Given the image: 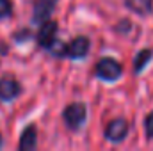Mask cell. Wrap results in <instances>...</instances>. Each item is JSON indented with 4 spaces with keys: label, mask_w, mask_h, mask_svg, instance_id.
<instances>
[{
    "label": "cell",
    "mask_w": 153,
    "mask_h": 151,
    "mask_svg": "<svg viewBox=\"0 0 153 151\" xmlns=\"http://www.w3.org/2000/svg\"><path fill=\"white\" fill-rule=\"evenodd\" d=\"M62 119H64V123H66V126L70 130H78L85 123V119H87V109H85V105L80 103V101L70 103L64 109V112H62Z\"/></svg>",
    "instance_id": "1"
},
{
    "label": "cell",
    "mask_w": 153,
    "mask_h": 151,
    "mask_svg": "<svg viewBox=\"0 0 153 151\" xmlns=\"http://www.w3.org/2000/svg\"><path fill=\"white\" fill-rule=\"evenodd\" d=\"M94 73L98 78L102 80H107V82H114L117 80L121 73H123V68L121 64L116 61V59H111V57H105L102 61H98L96 68H94Z\"/></svg>",
    "instance_id": "2"
},
{
    "label": "cell",
    "mask_w": 153,
    "mask_h": 151,
    "mask_svg": "<svg viewBox=\"0 0 153 151\" xmlns=\"http://www.w3.org/2000/svg\"><path fill=\"white\" fill-rule=\"evenodd\" d=\"M59 0H34L32 4V23H43L52 16Z\"/></svg>",
    "instance_id": "3"
},
{
    "label": "cell",
    "mask_w": 153,
    "mask_h": 151,
    "mask_svg": "<svg viewBox=\"0 0 153 151\" xmlns=\"http://www.w3.org/2000/svg\"><path fill=\"white\" fill-rule=\"evenodd\" d=\"M128 135V123L125 119H114L105 128V139L111 142H121Z\"/></svg>",
    "instance_id": "4"
},
{
    "label": "cell",
    "mask_w": 153,
    "mask_h": 151,
    "mask_svg": "<svg viewBox=\"0 0 153 151\" xmlns=\"http://www.w3.org/2000/svg\"><path fill=\"white\" fill-rule=\"evenodd\" d=\"M89 39L85 36H76L73 38L70 43H66V57H71V59H82L87 55L89 52Z\"/></svg>",
    "instance_id": "5"
},
{
    "label": "cell",
    "mask_w": 153,
    "mask_h": 151,
    "mask_svg": "<svg viewBox=\"0 0 153 151\" xmlns=\"http://www.w3.org/2000/svg\"><path fill=\"white\" fill-rule=\"evenodd\" d=\"M20 93H22V85L13 76L0 78V100L2 101H13L20 96Z\"/></svg>",
    "instance_id": "6"
},
{
    "label": "cell",
    "mask_w": 153,
    "mask_h": 151,
    "mask_svg": "<svg viewBox=\"0 0 153 151\" xmlns=\"http://www.w3.org/2000/svg\"><path fill=\"white\" fill-rule=\"evenodd\" d=\"M57 21H53V20H45L43 23H41V27H39L38 30V36H36V39H38V44L41 46V48H48V44L55 39V36H57Z\"/></svg>",
    "instance_id": "7"
},
{
    "label": "cell",
    "mask_w": 153,
    "mask_h": 151,
    "mask_svg": "<svg viewBox=\"0 0 153 151\" xmlns=\"http://www.w3.org/2000/svg\"><path fill=\"white\" fill-rule=\"evenodd\" d=\"M38 146V128L34 124H29L23 128L20 142H18V150L22 151H32Z\"/></svg>",
    "instance_id": "8"
},
{
    "label": "cell",
    "mask_w": 153,
    "mask_h": 151,
    "mask_svg": "<svg viewBox=\"0 0 153 151\" xmlns=\"http://www.w3.org/2000/svg\"><path fill=\"white\" fill-rule=\"evenodd\" d=\"M125 5L139 16H148L153 11V0H125Z\"/></svg>",
    "instance_id": "9"
},
{
    "label": "cell",
    "mask_w": 153,
    "mask_h": 151,
    "mask_svg": "<svg viewBox=\"0 0 153 151\" xmlns=\"http://www.w3.org/2000/svg\"><path fill=\"white\" fill-rule=\"evenodd\" d=\"M152 57H153L152 48H143L141 52H137V55L134 57V71L135 73H141L148 66V62L152 61Z\"/></svg>",
    "instance_id": "10"
},
{
    "label": "cell",
    "mask_w": 153,
    "mask_h": 151,
    "mask_svg": "<svg viewBox=\"0 0 153 151\" xmlns=\"http://www.w3.org/2000/svg\"><path fill=\"white\" fill-rule=\"evenodd\" d=\"M46 50H48L53 57H66V43L61 41V39H57V38L48 44Z\"/></svg>",
    "instance_id": "11"
},
{
    "label": "cell",
    "mask_w": 153,
    "mask_h": 151,
    "mask_svg": "<svg viewBox=\"0 0 153 151\" xmlns=\"http://www.w3.org/2000/svg\"><path fill=\"white\" fill-rule=\"evenodd\" d=\"M13 14V0H0V20Z\"/></svg>",
    "instance_id": "12"
},
{
    "label": "cell",
    "mask_w": 153,
    "mask_h": 151,
    "mask_svg": "<svg viewBox=\"0 0 153 151\" xmlns=\"http://www.w3.org/2000/svg\"><path fill=\"white\" fill-rule=\"evenodd\" d=\"M13 38H14V41H18V43H25V41H29V39L32 38V32L29 29H22V30L14 32Z\"/></svg>",
    "instance_id": "13"
},
{
    "label": "cell",
    "mask_w": 153,
    "mask_h": 151,
    "mask_svg": "<svg viewBox=\"0 0 153 151\" xmlns=\"http://www.w3.org/2000/svg\"><path fill=\"white\" fill-rule=\"evenodd\" d=\"M144 132H146V139H153V110L144 119Z\"/></svg>",
    "instance_id": "14"
},
{
    "label": "cell",
    "mask_w": 153,
    "mask_h": 151,
    "mask_svg": "<svg viewBox=\"0 0 153 151\" xmlns=\"http://www.w3.org/2000/svg\"><path fill=\"white\" fill-rule=\"evenodd\" d=\"M130 29H132V23H130L128 20H121V21H119V25H116V30H117V32H121V34H126Z\"/></svg>",
    "instance_id": "15"
},
{
    "label": "cell",
    "mask_w": 153,
    "mask_h": 151,
    "mask_svg": "<svg viewBox=\"0 0 153 151\" xmlns=\"http://www.w3.org/2000/svg\"><path fill=\"white\" fill-rule=\"evenodd\" d=\"M0 146H2V135H0Z\"/></svg>",
    "instance_id": "16"
}]
</instances>
